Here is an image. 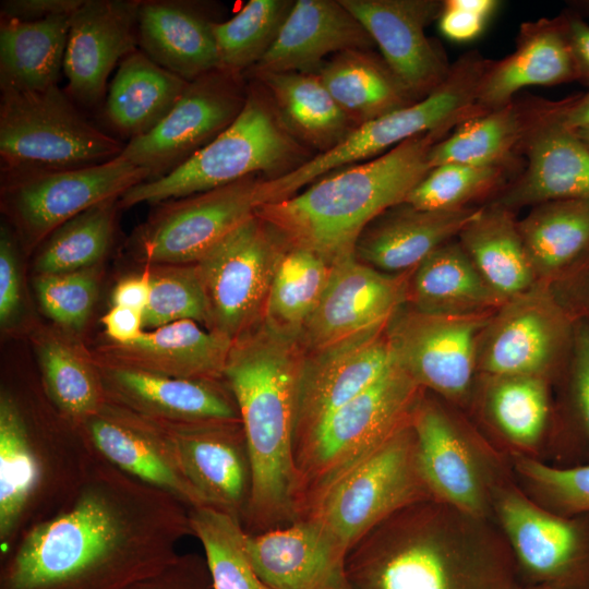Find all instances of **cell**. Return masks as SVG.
<instances>
[{"label":"cell","mask_w":589,"mask_h":589,"mask_svg":"<svg viewBox=\"0 0 589 589\" xmlns=\"http://www.w3.org/2000/svg\"><path fill=\"white\" fill-rule=\"evenodd\" d=\"M189 536L182 502L96 454L74 494L1 557L0 589H127Z\"/></svg>","instance_id":"6da1fadb"},{"label":"cell","mask_w":589,"mask_h":589,"mask_svg":"<svg viewBox=\"0 0 589 589\" xmlns=\"http://www.w3.org/2000/svg\"><path fill=\"white\" fill-rule=\"evenodd\" d=\"M351 589H517L510 548L492 519L431 498L371 529L348 552Z\"/></svg>","instance_id":"7a4b0ae2"},{"label":"cell","mask_w":589,"mask_h":589,"mask_svg":"<svg viewBox=\"0 0 589 589\" xmlns=\"http://www.w3.org/2000/svg\"><path fill=\"white\" fill-rule=\"evenodd\" d=\"M306 350L264 322L232 341L224 381L237 402L251 464L243 529L260 533L300 518L294 436Z\"/></svg>","instance_id":"3957f363"},{"label":"cell","mask_w":589,"mask_h":589,"mask_svg":"<svg viewBox=\"0 0 589 589\" xmlns=\"http://www.w3.org/2000/svg\"><path fill=\"white\" fill-rule=\"evenodd\" d=\"M458 124L412 136L388 152L318 178L293 196L255 214L290 248L333 264L353 255L358 237L382 212L406 201L431 169L429 153Z\"/></svg>","instance_id":"277c9868"},{"label":"cell","mask_w":589,"mask_h":589,"mask_svg":"<svg viewBox=\"0 0 589 589\" xmlns=\"http://www.w3.org/2000/svg\"><path fill=\"white\" fill-rule=\"evenodd\" d=\"M96 453L58 411L49 421L9 389L0 394L1 557L57 512L87 476Z\"/></svg>","instance_id":"5b68a950"},{"label":"cell","mask_w":589,"mask_h":589,"mask_svg":"<svg viewBox=\"0 0 589 589\" xmlns=\"http://www.w3.org/2000/svg\"><path fill=\"white\" fill-rule=\"evenodd\" d=\"M245 105L214 141L170 173L139 183L119 197V206L158 203L224 187L250 176H284L312 158L284 125L269 95L248 79Z\"/></svg>","instance_id":"8992f818"},{"label":"cell","mask_w":589,"mask_h":589,"mask_svg":"<svg viewBox=\"0 0 589 589\" xmlns=\"http://www.w3.org/2000/svg\"><path fill=\"white\" fill-rule=\"evenodd\" d=\"M490 62L477 50L460 56L446 80L425 98L356 127L338 145L284 176L263 178L261 206L289 199L328 172L373 159L412 136L480 115L477 92Z\"/></svg>","instance_id":"52a82bcc"},{"label":"cell","mask_w":589,"mask_h":589,"mask_svg":"<svg viewBox=\"0 0 589 589\" xmlns=\"http://www.w3.org/2000/svg\"><path fill=\"white\" fill-rule=\"evenodd\" d=\"M423 392L394 361L373 385L294 445L300 517L316 494L410 422Z\"/></svg>","instance_id":"ba28073f"},{"label":"cell","mask_w":589,"mask_h":589,"mask_svg":"<svg viewBox=\"0 0 589 589\" xmlns=\"http://www.w3.org/2000/svg\"><path fill=\"white\" fill-rule=\"evenodd\" d=\"M123 147L88 122L58 85L1 92V177L91 167L118 157Z\"/></svg>","instance_id":"9c48e42d"},{"label":"cell","mask_w":589,"mask_h":589,"mask_svg":"<svg viewBox=\"0 0 589 589\" xmlns=\"http://www.w3.org/2000/svg\"><path fill=\"white\" fill-rule=\"evenodd\" d=\"M411 424L420 471L433 498L494 520L495 492L514 478L509 456L453 405L426 390L414 407Z\"/></svg>","instance_id":"30bf717a"},{"label":"cell","mask_w":589,"mask_h":589,"mask_svg":"<svg viewBox=\"0 0 589 589\" xmlns=\"http://www.w3.org/2000/svg\"><path fill=\"white\" fill-rule=\"evenodd\" d=\"M431 498L410 420L316 494L300 518L318 522L349 552L396 512Z\"/></svg>","instance_id":"8fae6325"},{"label":"cell","mask_w":589,"mask_h":589,"mask_svg":"<svg viewBox=\"0 0 589 589\" xmlns=\"http://www.w3.org/2000/svg\"><path fill=\"white\" fill-rule=\"evenodd\" d=\"M287 245L256 214L194 263L207 308L206 328L231 341L264 322Z\"/></svg>","instance_id":"7c38bea8"},{"label":"cell","mask_w":589,"mask_h":589,"mask_svg":"<svg viewBox=\"0 0 589 589\" xmlns=\"http://www.w3.org/2000/svg\"><path fill=\"white\" fill-rule=\"evenodd\" d=\"M575 323L550 284L538 283L491 315L477 345L478 375L557 381L570 356Z\"/></svg>","instance_id":"4fadbf2b"},{"label":"cell","mask_w":589,"mask_h":589,"mask_svg":"<svg viewBox=\"0 0 589 589\" xmlns=\"http://www.w3.org/2000/svg\"><path fill=\"white\" fill-rule=\"evenodd\" d=\"M493 519L510 548L521 584L589 589V515L548 510L514 477L495 492Z\"/></svg>","instance_id":"5bb4252c"},{"label":"cell","mask_w":589,"mask_h":589,"mask_svg":"<svg viewBox=\"0 0 589 589\" xmlns=\"http://www.w3.org/2000/svg\"><path fill=\"white\" fill-rule=\"evenodd\" d=\"M493 312L440 315L404 304L386 327L395 363L424 390L468 406L478 376V340Z\"/></svg>","instance_id":"9a60e30c"},{"label":"cell","mask_w":589,"mask_h":589,"mask_svg":"<svg viewBox=\"0 0 589 589\" xmlns=\"http://www.w3.org/2000/svg\"><path fill=\"white\" fill-rule=\"evenodd\" d=\"M249 89L244 74L215 69L190 81L169 113L148 133L128 141L119 155L161 178L225 131L242 111Z\"/></svg>","instance_id":"2e32d148"},{"label":"cell","mask_w":589,"mask_h":589,"mask_svg":"<svg viewBox=\"0 0 589 589\" xmlns=\"http://www.w3.org/2000/svg\"><path fill=\"white\" fill-rule=\"evenodd\" d=\"M120 156L91 167L1 177L2 208L26 247L106 200L148 180Z\"/></svg>","instance_id":"e0dca14e"},{"label":"cell","mask_w":589,"mask_h":589,"mask_svg":"<svg viewBox=\"0 0 589 589\" xmlns=\"http://www.w3.org/2000/svg\"><path fill=\"white\" fill-rule=\"evenodd\" d=\"M254 175L202 193L158 203L133 236L147 264H194L261 206Z\"/></svg>","instance_id":"ac0fdd59"},{"label":"cell","mask_w":589,"mask_h":589,"mask_svg":"<svg viewBox=\"0 0 589 589\" xmlns=\"http://www.w3.org/2000/svg\"><path fill=\"white\" fill-rule=\"evenodd\" d=\"M412 271L386 274L354 255L333 263L320 302L299 337L306 352L387 326L406 304Z\"/></svg>","instance_id":"d6986e66"},{"label":"cell","mask_w":589,"mask_h":589,"mask_svg":"<svg viewBox=\"0 0 589 589\" xmlns=\"http://www.w3.org/2000/svg\"><path fill=\"white\" fill-rule=\"evenodd\" d=\"M363 25L409 93L421 100L448 76L452 64L425 27L438 20L440 0H340Z\"/></svg>","instance_id":"ffe728a7"},{"label":"cell","mask_w":589,"mask_h":589,"mask_svg":"<svg viewBox=\"0 0 589 589\" xmlns=\"http://www.w3.org/2000/svg\"><path fill=\"white\" fill-rule=\"evenodd\" d=\"M155 423L167 438L181 472L206 506L242 525L251 495L252 472L241 421Z\"/></svg>","instance_id":"44dd1931"},{"label":"cell","mask_w":589,"mask_h":589,"mask_svg":"<svg viewBox=\"0 0 589 589\" xmlns=\"http://www.w3.org/2000/svg\"><path fill=\"white\" fill-rule=\"evenodd\" d=\"M140 0H85L71 15L63 62L70 98L95 107L115 67L137 46Z\"/></svg>","instance_id":"7402d4cb"},{"label":"cell","mask_w":589,"mask_h":589,"mask_svg":"<svg viewBox=\"0 0 589 589\" xmlns=\"http://www.w3.org/2000/svg\"><path fill=\"white\" fill-rule=\"evenodd\" d=\"M386 327L306 352L299 387L294 445L394 364Z\"/></svg>","instance_id":"603a6c76"},{"label":"cell","mask_w":589,"mask_h":589,"mask_svg":"<svg viewBox=\"0 0 589 589\" xmlns=\"http://www.w3.org/2000/svg\"><path fill=\"white\" fill-rule=\"evenodd\" d=\"M77 430L92 450L121 471L169 493L188 508L206 506L152 419L107 400Z\"/></svg>","instance_id":"cb8c5ba5"},{"label":"cell","mask_w":589,"mask_h":589,"mask_svg":"<svg viewBox=\"0 0 589 589\" xmlns=\"http://www.w3.org/2000/svg\"><path fill=\"white\" fill-rule=\"evenodd\" d=\"M92 362L107 400L141 416L176 424L241 421L225 381L178 378Z\"/></svg>","instance_id":"d4e9b609"},{"label":"cell","mask_w":589,"mask_h":589,"mask_svg":"<svg viewBox=\"0 0 589 589\" xmlns=\"http://www.w3.org/2000/svg\"><path fill=\"white\" fill-rule=\"evenodd\" d=\"M244 548L256 574L272 589H351L348 550L310 518L260 533L245 531Z\"/></svg>","instance_id":"484cf974"},{"label":"cell","mask_w":589,"mask_h":589,"mask_svg":"<svg viewBox=\"0 0 589 589\" xmlns=\"http://www.w3.org/2000/svg\"><path fill=\"white\" fill-rule=\"evenodd\" d=\"M578 68L565 12L552 19L521 24L516 49L490 62L477 92L476 105L486 112L514 99L528 86L578 82Z\"/></svg>","instance_id":"4316f807"},{"label":"cell","mask_w":589,"mask_h":589,"mask_svg":"<svg viewBox=\"0 0 589 589\" xmlns=\"http://www.w3.org/2000/svg\"><path fill=\"white\" fill-rule=\"evenodd\" d=\"M568 106L533 133L524 169L491 203L515 212L554 200H589V146L563 123Z\"/></svg>","instance_id":"83f0119b"},{"label":"cell","mask_w":589,"mask_h":589,"mask_svg":"<svg viewBox=\"0 0 589 589\" xmlns=\"http://www.w3.org/2000/svg\"><path fill=\"white\" fill-rule=\"evenodd\" d=\"M481 208L430 211L404 201L385 209L364 227L353 255L386 274L410 272L438 247L457 238Z\"/></svg>","instance_id":"f1b7e54d"},{"label":"cell","mask_w":589,"mask_h":589,"mask_svg":"<svg viewBox=\"0 0 589 589\" xmlns=\"http://www.w3.org/2000/svg\"><path fill=\"white\" fill-rule=\"evenodd\" d=\"M572 99H513L496 109L459 123L429 153L430 168L448 164L477 166L516 165L533 133L562 112Z\"/></svg>","instance_id":"f546056e"},{"label":"cell","mask_w":589,"mask_h":589,"mask_svg":"<svg viewBox=\"0 0 589 589\" xmlns=\"http://www.w3.org/2000/svg\"><path fill=\"white\" fill-rule=\"evenodd\" d=\"M231 345L197 322L183 320L143 330L129 344L110 341L91 360L178 378L224 381Z\"/></svg>","instance_id":"4dcf8cb0"},{"label":"cell","mask_w":589,"mask_h":589,"mask_svg":"<svg viewBox=\"0 0 589 589\" xmlns=\"http://www.w3.org/2000/svg\"><path fill=\"white\" fill-rule=\"evenodd\" d=\"M374 47L340 0H296L271 49L247 72H318L328 56Z\"/></svg>","instance_id":"1f68e13d"},{"label":"cell","mask_w":589,"mask_h":589,"mask_svg":"<svg viewBox=\"0 0 589 589\" xmlns=\"http://www.w3.org/2000/svg\"><path fill=\"white\" fill-rule=\"evenodd\" d=\"M215 22L197 1L140 0L137 45L157 64L190 82L219 69Z\"/></svg>","instance_id":"d6a6232c"},{"label":"cell","mask_w":589,"mask_h":589,"mask_svg":"<svg viewBox=\"0 0 589 589\" xmlns=\"http://www.w3.org/2000/svg\"><path fill=\"white\" fill-rule=\"evenodd\" d=\"M480 377L482 413L505 453L540 459L552 431V382L531 375Z\"/></svg>","instance_id":"836d02e7"},{"label":"cell","mask_w":589,"mask_h":589,"mask_svg":"<svg viewBox=\"0 0 589 589\" xmlns=\"http://www.w3.org/2000/svg\"><path fill=\"white\" fill-rule=\"evenodd\" d=\"M188 84L137 48L119 63L108 85L104 120L121 137H140L169 113Z\"/></svg>","instance_id":"e575fe53"},{"label":"cell","mask_w":589,"mask_h":589,"mask_svg":"<svg viewBox=\"0 0 589 589\" xmlns=\"http://www.w3.org/2000/svg\"><path fill=\"white\" fill-rule=\"evenodd\" d=\"M505 301L488 285L457 238L442 244L412 272L409 306L430 314L493 312Z\"/></svg>","instance_id":"d590c367"},{"label":"cell","mask_w":589,"mask_h":589,"mask_svg":"<svg viewBox=\"0 0 589 589\" xmlns=\"http://www.w3.org/2000/svg\"><path fill=\"white\" fill-rule=\"evenodd\" d=\"M244 76L265 88L286 129L310 151L327 152L356 128L317 72H247Z\"/></svg>","instance_id":"8d00e7d4"},{"label":"cell","mask_w":589,"mask_h":589,"mask_svg":"<svg viewBox=\"0 0 589 589\" xmlns=\"http://www.w3.org/2000/svg\"><path fill=\"white\" fill-rule=\"evenodd\" d=\"M457 239L488 285L504 301L540 283L515 212L495 203L482 206Z\"/></svg>","instance_id":"74e56055"},{"label":"cell","mask_w":589,"mask_h":589,"mask_svg":"<svg viewBox=\"0 0 589 589\" xmlns=\"http://www.w3.org/2000/svg\"><path fill=\"white\" fill-rule=\"evenodd\" d=\"M317 73L356 127L418 101L383 57L372 49L336 53Z\"/></svg>","instance_id":"f35d334b"},{"label":"cell","mask_w":589,"mask_h":589,"mask_svg":"<svg viewBox=\"0 0 589 589\" xmlns=\"http://www.w3.org/2000/svg\"><path fill=\"white\" fill-rule=\"evenodd\" d=\"M71 15L39 21L0 17V91L33 92L58 85Z\"/></svg>","instance_id":"ab89813d"},{"label":"cell","mask_w":589,"mask_h":589,"mask_svg":"<svg viewBox=\"0 0 589 589\" xmlns=\"http://www.w3.org/2000/svg\"><path fill=\"white\" fill-rule=\"evenodd\" d=\"M518 229L538 279L551 283L589 254V200L537 204Z\"/></svg>","instance_id":"60d3db41"},{"label":"cell","mask_w":589,"mask_h":589,"mask_svg":"<svg viewBox=\"0 0 589 589\" xmlns=\"http://www.w3.org/2000/svg\"><path fill=\"white\" fill-rule=\"evenodd\" d=\"M557 381L561 397L553 411L548 456L556 466L589 465V320L576 321L570 356Z\"/></svg>","instance_id":"b9f144b4"},{"label":"cell","mask_w":589,"mask_h":589,"mask_svg":"<svg viewBox=\"0 0 589 589\" xmlns=\"http://www.w3.org/2000/svg\"><path fill=\"white\" fill-rule=\"evenodd\" d=\"M330 269L332 264L317 253L287 247L272 283L264 323L299 339L320 302Z\"/></svg>","instance_id":"7bdbcfd3"},{"label":"cell","mask_w":589,"mask_h":589,"mask_svg":"<svg viewBox=\"0 0 589 589\" xmlns=\"http://www.w3.org/2000/svg\"><path fill=\"white\" fill-rule=\"evenodd\" d=\"M118 206L119 197L106 200L56 228L41 241L37 273H72L98 263L112 243Z\"/></svg>","instance_id":"ee69618b"},{"label":"cell","mask_w":589,"mask_h":589,"mask_svg":"<svg viewBox=\"0 0 589 589\" xmlns=\"http://www.w3.org/2000/svg\"><path fill=\"white\" fill-rule=\"evenodd\" d=\"M38 354L45 395L77 429L107 402L97 368L57 339L44 341Z\"/></svg>","instance_id":"f6af8a7d"},{"label":"cell","mask_w":589,"mask_h":589,"mask_svg":"<svg viewBox=\"0 0 589 589\" xmlns=\"http://www.w3.org/2000/svg\"><path fill=\"white\" fill-rule=\"evenodd\" d=\"M294 1L250 0L231 19L215 22L213 33L219 68L244 74L276 40Z\"/></svg>","instance_id":"bcb514c9"},{"label":"cell","mask_w":589,"mask_h":589,"mask_svg":"<svg viewBox=\"0 0 589 589\" xmlns=\"http://www.w3.org/2000/svg\"><path fill=\"white\" fill-rule=\"evenodd\" d=\"M190 524L205 553L214 589H272L256 574L244 548L241 522L211 506L189 508Z\"/></svg>","instance_id":"7dc6e473"},{"label":"cell","mask_w":589,"mask_h":589,"mask_svg":"<svg viewBox=\"0 0 589 589\" xmlns=\"http://www.w3.org/2000/svg\"><path fill=\"white\" fill-rule=\"evenodd\" d=\"M516 165L477 166L448 163L433 167L406 202L430 211L460 209L496 195L512 181Z\"/></svg>","instance_id":"c3c4849f"},{"label":"cell","mask_w":589,"mask_h":589,"mask_svg":"<svg viewBox=\"0 0 589 589\" xmlns=\"http://www.w3.org/2000/svg\"><path fill=\"white\" fill-rule=\"evenodd\" d=\"M520 489L540 506L563 516L589 515V465L562 467L509 455Z\"/></svg>","instance_id":"681fc988"},{"label":"cell","mask_w":589,"mask_h":589,"mask_svg":"<svg viewBox=\"0 0 589 589\" xmlns=\"http://www.w3.org/2000/svg\"><path fill=\"white\" fill-rule=\"evenodd\" d=\"M147 266L151 293L143 312V327L154 329L183 320L195 321L206 327V301L195 265Z\"/></svg>","instance_id":"f907efd6"},{"label":"cell","mask_w":589,"mask_h":589,"mask_svg":"<svg viewBox=\"0 0 589 589\" xmlns=\"http://www.w3.org/2000/svg\"><path fill=\"white\" fill-rule=\"evenodd\" d=\"M35 286L43 309L55 322L73 329L85 324L97 296L91 272L39 275Z\"/></svg>","instance_id":"816d5d0a"},{"label":"cell","mask_w":589,"mask_h":589,"mask_svg":"<svg viewBox=\"0 0 589 589\" xmlns=\"http://www.w3.org/2000/svg\"><path fill=\"white\" fill-rule=\"evenodd\" d=\"M127 589H214V586L205 556L185 553Z\"/></svg>","instance_id":"f5cc1de1"},{"label":"cell","mask_w":589,"mask_h":589,"mask_svg":"<svg viewBox=\"0 0 589 589\" xmlns=\"http://www.w3.org/2000/svg\"><path fill=\"white\" fill-rule=\"evenodd\" d=\"M498 2L494 0H445L438 17L443 35L456 41L476 38Z\"/></svg>","instance_id":"db71d44e"},{"label":"cell","mask_w":589,"mask_h":589,"mask_svg":"<svg viewBox=\"0 0 589 589\" xmlns=\"http://www.w3.org/2000/svg\"><path fill=\"white\" fill-rule=\"evenodd\" d=\"M549 284L558 302L575 322L589 320V254Z\"/></svg>","instance_id":"11a10c76"},{"label":"cell","mask_w":589,"mask_h":589,"mask_svg":"<svg viewBox=\"0 0 589 589\" xmlns=\"http://www.w3.org/2000/svg\"><path fill=\"white\" fill-rule=\"evenodd\" d=\"M20 304V280L15 247L5 226L0 233V321L7 324Z\"/></svg>","instance_id":"9f6ffc18"},{"label":"cell","mask_w":589,"mask_h":589,"mask_svg":"<svg viewBox=\"0 0 589 589\" xmlns=\"http://www.w3.org/2000/svg\"><path fill=\"white\" fill-rule=\"evenodd\" d=\"M85 0H2L0 17L39 21L59 15H72Z\"/></svg>","instance_id":"6f0895ef"},{"label":"cell","mask_w":589,"mask_h":589,"mask_svg":"<svg viewBox=\"0 0 589 589\" xmlns=\"http://www.w3.org/2000/svg\"><path fill=\"white\" fill-rule=\"evenodd\" d=\"M101 323L110 341L129 344L143 332V314L135 310L113 305L103 317Z\"/></svg>","instance_id":"680465c9"},{"label":"cell","mask_w":589,"mask_h":589,"mask_svg":"<svg viewBox=\"0 0 589 589\" xmlns=\"http://www.w3.org/2000/svg\"><path fill=\"white\" fill-rule=\"evenodd\" d=\"M151 293L149 272L146 268L142 274L128 276L121 279L112 292V304L124 306L143 314Z\"/></svg>","instance_id":"91938a15"},{"label":"cell","mask_w":589,"mask_h":589,"mask_svg":"<svg viewBox=\"0 0 589 589\" xmlns=\"http://www.w3.org/2000/svg\"><path fill=\"white\" fill-rule=\"evenodd\" d=\"M579 80L589 86V23L573 11L565 12Z\"/></svg>","instance_id":"94428289"},{"label":"cell","mask_w":589,"mask_h":589,"mask_svg":"<svg viewBox=\"0 0 589 589\" xmlns=\"http://www.w3.org/2000/svg\"><path fill=\"white\" fill-rule=\"evenodd\" d=\"M562 120L574 131L589 128V92L574 95Z\"/></svg>","instance_id":"6125c7cd"},{"label":"cell","mask_w":589,"mask_h":589,"mask_svg":"<svg viewBox=\"0 0 589 589\" xmlns=\"http://www.w3.org/2000/svg\"><path fill=\"white\" fill-rule=\"evenodd\" d=\"M575 132L589 146V128L576 130Z\"/></svg>","instance_id":"be15d7a7"},{"label":"cell","mask_w":589,"mask_h":589,"mask_svg":"<svg viewBox=\"0 0 589 589\" xmlns=\"http://www.w3.org/2000/svg\"><path fill=\"white\" fill-rule=\"evenodd\" d=\"M517 589H554V588H551V587H548V586H542V585L521 584Z\"/></svg>","instance_id":"e7e4bbea"}]
</instances>
